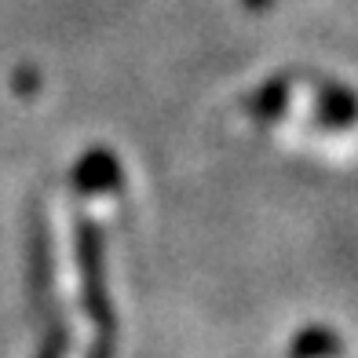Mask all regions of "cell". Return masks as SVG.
Returning <instances> with one entry per match:
<instances>
[{
    "label": "cell",
    "mask_w": 358,
    "mask_h": 358,
    "mask_svg": "<svg viewBox=\"0 0 358 358\" xmlns=\"http://www.w3.org/2000/svg\"><path fill=\"white\" fill-rule=\"evenodd\" d=\"M267 0H245V8H264Z\"/></svg>",
    "instance_id": "1"
}]
</instances>
